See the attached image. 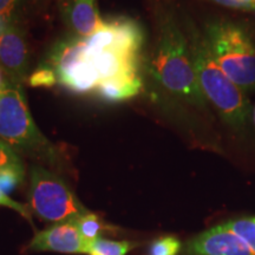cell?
I'll list each match as a JSON object with an SVG mask.
<instances>
[{
    "label": "cell",
    "mask_w": 255,
    "mask_h": 255,
    "mask_svg": "<svg viewBox=\"0 0 255 255\" xmlns=\"http://www.w3.org/2000/svg\"><path fill=\"white\" fill-rule=\"evenodd\" d=\"M59 11L69 33L76 37H91L103 24L97 0H59Z\"/></svg>",
    "instance_id": "cell-10"
},
{
    "label": "cell",
    "mask_w": 255,
    "mask_h": 255,
    "mask_svg": "<svg viewBox=\"0 0 255 255\" xmlns=\"http://www.w3.org/2000/svg\"><path fill=\"white\" fill-rule=\"evenodd\" d=\"M25 171L17 170L13 168H6L0 170V189L5 194L12 193L19 184L24 181Z\"/></svg>",
    "instance_id": "cell-18"
},
{
    "label": "cell",
    "mask_w": 255,
    "mask_h": 255,
    "mask_svg": "<svg viewBox=\"0 0 255 255\" xmlns=\"http://www.w3.org/2000/svg\"><path fill=\"white\" fill-rule=\"evenodd\" d=\"M36 4L37 0H0V18L9 25H24Z\"/></svg>",
    "instance_id": "cell-11"
},
{
    "label": "cell",
    "mask_w": 255,
    "mask_h": 255,
    "mask_svg": "<svg viewBox=\"0 0 255 255\" xmlns=\"http://www.w3.org/2000/svg\"><path fill=\"white\" fill-rule=\"evenodd\" d=\"M137 246L135 242L114 241L98 238L89 242L87 255H126Z\"/></svg>",
    "instance_id": "cell-12"
},
{
    "label": "cell",
    "mask_w": 255,
    "mask_h": 255,
    "mask_svg": "<svg viewBox=\"0 0 255 255\" xmlns=\"http://www.w3.org/2000/svg\"><path fill=\"white\" fill-rule=\"evenodd\" d=\"M157 39L149 63L154 81L164 91L197 108H205L207 100L197 82L186 31L178 24L171 8L158 5Z\"/></svg>",
    "instance_id": "cell-1"
},
{
    "label": "cell",
    "mask_w": 255,
    "mask_h": 255,
    "mask_svg": "<svg viewBox=\"0 0 255 255\" xmlns=\"http://www.w3.org/2000/svg\"><path fill=\"white\" fill-rule=\"evenodd\" d=\"M205 37L213 58L226 76L245 92L255 90V44L246 30L219 19L206 25Z\"/></svg>",
    "instance_id": "cell-4"
},
{
    "label": "cell",
    "mask_w": 255,
    "mask_h": 255,
    "mask_svg": "<svg viewBox=\"0 0 255 255\" xmlns=\"http://www.w3.org/2000/svg\"><path fill=\"white\" fill-rule=\"evenodd\" d=\"M88 241L83 237L76 221L53 223L38 232L28 244L32 252H56L64 254H87Z\"/></svg>",
    "instance_id": "cell-9"
},
{
    "label": "cell",
    "mask_w": 255,
    "mask_h": 255,
    "mask_svg": "<svg viewBox=\"0 0 255 255\" xmlns=\"http://www.w3.org/2000/svg\"><path fill=\"white\" fill-rule=\"evenodd\" d=\"M181 242L175 237H162L155 240L149 248L148 255H177Z\"/></svg>",
    "instance_id": "cell-17"
},
{
    "label": "cell",
    "mask_w": 255,
    "mask_h": 255,
    "mask_svg": "<svg viewBox=\"0 0 255 255\" xmlns=\"http://www.w3.org/2000/svg\"><path fill=\"white\" fill-rule=\"evenodd\" d=\"M0 138L18 154L52 167H58L63 162L57 146L41 133L34 122L23 85L7 78L0 84Z\"/></svg>",
    "instance_id": "cell-3"
},
{
    "label": "cell",
    "mask_w": 255,
    "mask_h": 255,
    "mask_svg": "<svg viewBox=\"0 0 255 255\" xmlns=\"http://www.w3.org/2000/svg\"><path fill=\"white\" fill-rule=\"evenodd\" d=\"M28 84L31 87H45L51 88L53 85L58 84L57 83L56 72L51 66L47 65L46 63L40 62L38 66L34 69V71L28 76L27 79Z\"/></svg>",
    "instance_id": "cell-15"
},
{
    "label": "cell",
    "mask_w": 255,
    "mask_h": 255,
    "mask_svg": "<svg viewBox=\"0 0 255 255\" xmlns=\"http://www.w3.org/2000/svg\"><path fill=\"white\" fill-rule=\"evenodd\" d=\"M6 168H13L17 170L25 171L24 163L18 152L4 139L0 138V170Z\"/></svg>",
    "instance_id": "cell-16"
},
{
    "label": "cell",
    "mask_w": 255,
    "mask_h": 255,
    "mask_svg": "<svg viewBox=\"0 0 255 255\" xmlns=\"http://www.w3.org/2000/svg\"><path fill=\"white\" fill-rule=\"evenodd\" d=\"M228 226L247 242L255 254V218H241L227 221Z\"/></svg>",
    "instance_id": "cell-14"
},
{
    "label": "cell",
    "mask_w": 255,
    "mask_h": 255,
    "mask_svg": "<svg viewBox=\"0 0 255 255\" xmlns=\"http://www.w3.org/2000/svg\"><path fill=\"white\" fill-rule=\"evenodd\" d=\"M41 62L53 69L57 83L75 94L95 92L98 77L89 58L85 38L73 34L57 40Z\"/></svg>",
    "instance_id": "cell-6"
},
{
    "label": "cell",
    "mask_w": 255,
    "mask_h": 255,
    "mask_svg": "<svg viewBox=\"0 0 255 255\" xmlns=\"http://www.w3.org/2000/svg\"><path fill=\"white\" fill-rule=\"evenodd\" d=\"M0 69L6 78L18 84L28 79L30 51L24 25H8L0 34Z\"/></svg>",
    "instance_id": "cell-7"
},
{
    "label": "cell",
    "mask_w": 255,
    "mask_h": 255,
    "mask_svg": "<svg viewBox=\"0 0 255 255\" xmlns=\"http://www.w3.org/2000/svg\"><path fill=\"white\" fill-rule=\"evenodd\" d=\"M253 121H254V124H255V107H254V109H253Z\"/></svg>",
    "instance_id": "cell-21"
},
{
    "label": "cell",
    "mask_w": 255,
    "mask_h": 255,
    "mask_svg": "<svg viewBox=\"0 0 255 255\" xmlns=\"http://www.w3.org/2000/svg\"><path fill=\"white\" fill-rule=\"evenodd\" d=\"M8 25H9V24L6 23V21L4 20V19L0 18V34H1L2 32H4V31L6 30V27H7Z\"/></svg>",
    "instance_id": "cell-20"
},
{
    "label": "cell",
    "mask_w": 255,
    "mask_h": 255,
    "mask_svg": "<svg viewBox=\"0 0 255 255\" xmlns=\"http://www.w3.org/2000/svg\"><path fill=\"white\" fill-rule=\"evenodd\" d=\"M28 205L41 220L53 223L77 221L91 213L63 178L38 164L30 170Z\"/></svg>",
    "instance_id": "cell-5"
},
{
    "label": "cell",
    "mask_w": 255,
    "mask_h": 255,
    "mask_svg": "<svg viewBox=\"0 0 255 255\" xmlns=\"http://www.w3.org/2000/svg\"><path fill=\"white\" fill-rule=\"evenodd\" d=\"M197 82L205 95L218 110L221 119L234 129L247 124L251 107L245 91L229 79L213 58L205 33H201L191 21L184 23Z\"/></svg>",
    "instance_id": "cell-2"
},
{
    "label": "cell",
    "mask_w": 255,
    "mask_h": 255,
    "mask_svg": "<svg viewBox=\"0 0 255 255\" xmlns=\"http://www.w3.org/2000/svg\"><path fill=\"white\" fill-rule=\"evenodd\" d=\"M76 222H77L79 231H81L83 237L85 238V240L88 241V244L96 240V239L102 238L103 232L110 229L109 226L105 225L100 216L94 214V213L83 216Z\"/></svg>",
    "instance_id": "cell-13"
},
{
    "label": "cell",
    "mask_w": 255,
    "mask_h": 255,
    "mask_svg": "<svg viewBox=\"0 0 255 255\" xmlns=\"http://www.w3.org/2000/svg\"><path fill=\"white\" fill-rule=\"evenodd\" d=\"M0 206L6 207V208H9L12 210H15V212L19 213L23 218L27 220L28 222L32 223V218H31V210L30 207H26L23 203H19L17 201L12 200L7 194H5L4 191L0 189ZM33 225V223H32Z\"/></svg>",
    "instance_id": "cell-19"
},
{
    "label": "cell",
    "mask_w": 255,
    "mask_h": 255,
    "mask_svg": "<svg viewBox=\"0 0 255 255\" xmlns=\"http://www.w3.org/2000/svg\"><path fill=\"white\" fill-rule=\"evenodd\" d=\"M184 255H255L228 223L214 226L187 242Z\"/></svg>",
    "instance_id": "cell-8"
}]
</instances>
